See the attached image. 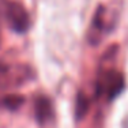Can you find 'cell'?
Returning a JSON list of instances; mask_svg holds the SVG:
<instances>
[{"mask_svg": "<svg viewBox=\"0 0 128 128\" xmlns=\"http://www.w3.org/2000/svg\"><path fill=\"white\" fill-rule=\"evenodd\" d=\"M96 86L97 96H102L106 100H113L123 90L124 78L114 68H105L100 71Z\"/></svg>", "mask_w": 128, "mask_h": 128, "instance_id": "cell-1", "label": "cell"}, {"mask_svg": "<svg viewBox=\"0 0 128 128\" xmlns=\"http://www.w3.org/2000/svg\"><path fill=\"white\" fill-rule=\"evenodd\" d=\"M33 78V70L26 64H3L0 63V87H18Z\"/></svg>", "mask_w": 128, "mask_h": 128, "instance_id": "cell-2", "label": "cell"}, {"mask_svg": "<svg viewBox=\"0 0 128 128\" xmlns=\"http://www.w3.org/2000/svg\"><path fill=\"white\" fill-rule=\"evenodd\" d=\"M6 19L10 27L16 33H25L30 27V18L20 3L10 2L6 6Z\"/></svg>", "mask_w": 128, "mask_h": 128, "instance_id": "cell-3", "label": "cell"}, {"mask_svg": "<svg viewBox=\"0 0 128 128\" xmlns=\"http://www.w3.org/2000/svg\"><path fill=\"white\" fill-rule=\"evenodd\" d=\"M112 22H113V20H110L108 11L104 7H100L98 10L96 11V15H94V18H93V23H91L90 32H89V36H87L90 44H93V45L98 44L100 40L102 38V36L110 29Z\"/></svg>", "mask_w": 128, "mask_h": 128, "instance_id": "cell-4", "label": "cell"}, {"mask_svg": "<svg viewBox=\"0 0 128 128\" xmlns=\"http://www.w3.org/2000/svg\"><path fill=\"white\" fill-rule=\"evenodd\" d=\"M34 113L40 123H46L50 120L52 114V104L46 97H38L34 102Z\"/></svg>", "mask_w": 128, "mask_h": 128, "instance_id": "cell-5", "label": "cell"}, {"mask_svg": "<svg viewBox=\"0 0 128 128\" xmlns=\"http://www.w3.org/2000/svg\"><path fill=\"white\" fill-rule=\"evenodd\" d=\"M23 101H25V100H23L22 96H7L3 100V104H4V106L8 109H16L22 105Z\"/></svg>", "mask_w": 128, "mask_h": 128, "instance_id": "cell-6", "label": "cell"}]
</instances>
